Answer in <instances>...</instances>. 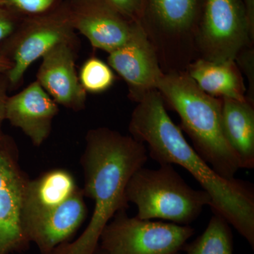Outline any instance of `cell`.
<instances>
[{"label":"cell","instance_id":"obj_14","mask_svg":"<svg viewBox=\"0 0 254 254\" xmlns=\"http://www.w3.org/2000/svg\"><path fill=\"white\" fill-rule=\"evenodd\" d=\"M82 189L59 206L25 222L23 229L30 243H34L41 254H52L67 242L88 215Z\"/></svg>","mask_w":254,"mask_h":254},{"label":"cell","instance_id":"obj_5","mask_svg":"<svg viewBox=\"0 0 254 254\" xmlns=\"http://www.w3.org/2000/svg\"><path fill=\"white\" fill-rule=\"evenodd\" d=\"M126 198L136 205V218L180 225H190L205 206L211 205L208 192L189 186L170 164L160 165L155 170L138 169L127 185Z\"/></svg>","mask_w":254,"mask_h":254},{"label":"cell","instance_id":"obj_20","mask_svg":"<svg viewBox=\"0 0 254 254\" xmlns=\"http://www.w3.org/2000/svg\"><path fill=\"white\" fill-rule=\"evenodd\" d=\"M64 0H0V7L21 18L32 17L53 11Z\"/></svg>","mask_w":254,"mask_h":254},{"label":"cell","instance_id":"obj_21","mask_svg":"<svg viewBox=\"0 0 254 254\" xmlns=\"http://www.w3.org/2000/svg\"><path fill=\"white\" fill-rule=\"evenodd\" d=\"M241 72L245 73L249 86L247 99L254 104V46L246 47L237 55L235 59Z\"/></svg>","mask_w":254,"mask_h":254},{"label":"cell","instance_id":"obj_10","mask_svg":"<svg viewBox=\"0 0 254 254\" xmlns=\"http://www.w3.org/2000/svg\"><path fill=\"white\" fill-rule=\"evenodd\" d=\"M71 23L96 49L110 53L123 46L139 23L129 21L107 0H66Z\"/></svg>","mask_w":254,"mask_h":254},{"label":"cell","instance_id":"obj_2","mask_svg":"<svg viewBox=\"0 0 254 254\" xmlns=\"http://www.w3.org/2000/svg\"><path fill=\"white\" fill-rule=\"evenodd\" d=\"M148 160L141 142L107 127L87 132L81 158L83 194L94 201L89 223L80 237L55 249L52 254H93L100 235L115 214L127 210L126 189L130 179Z\"/></svg>","mask_w":254,"mask_h":254},{"label":"cell","instance_id":"obj_15","mask_svg":"<svg viewBox=\"0 0 254 254\" xmlns=\"http://www.w3.org/2000/svg\"><path fill=\"white\" fill-rule=\"evenodd\" d=\"M78 188L71 172L63 168L53 169L28 180L23 196V226L25 222L59 206Z\"/></svg>","mask_w":254,"mask_h":254},{"label":"cell","instance_id":"obj_18","mask_svg":"<svg viewBox=\"0 0 254 254\" xmlns=\"http://www.w3.org/2000/svg\"><path fill=\"white\" fill-rule=\"evenodd\" d=\"M187 254H233L231 229L221 215L213 213L203 233L187 246Z\"/></svg>","mask_w":254,"mask_h":254},{"label":"cell","instance_id":"obj_8","mask_svg":"<svg viewBox=\"0 0 254 254\" xmlns=\"http://www.w3.org/2000/svg\"><path fill=\"white\" fill-rule=\"evenodd\" d=\"M254 43L242 0H205L196 37L198 58L235 61Z\"/></svg>","mask_w":254,"mask_h":254},{"label":"cell","instance_id":"obj_12","mask_svg":"<svg viewBox=\"0 0 254 254\" xmlns=\"http://www.w3.org/2000/svg\"><path fill=\"white\" fill-rule=\"evenodd\" d=\"M76 39L60 43L42 59L36 81L58 105L73 111L84 109L86 91L76 71Z\"/></svg>","mask_w":254,"mask_h":254},{"label":"cell","instance_id":"obj_17","mask_svg":"<svg viewBox=\"0 0 254 254\" xmlns=\"http://www.w3.org/2000/svg\"><path fill=\"white\" fill-rule=\"evenodd\" d=\"M186 71L207 94L221 99L247 100V87L235 61L215 63L198 58Z\"/></svg>","mask_w":254,"mask_h":254},{"label":"cell","instance_id":"obj_3","mask_svg":"<svg viewBox=\"0 0 254 254\" xmlns=\"http://www.w3.org/2000/svg\"><path fill=\"white\" fill-rule=\"evenodd\" d=\"M156 89L165 106L180 117V128L190 137L195 152L219 176L235 179L240 162L222 130L221 98L202 91L187 71L163 73Z\"/></svg>","mask_w":254,"mask_h":254},{"label":"cell","instance_id":"obj_4","mask_svg":"<svg viewBox=\"0 0 254 254\" xmlns=\"http://www.w3.org/2000/svg\"><path fill=\"white\" fill-rule=\"evenodd\" d=\"M205 0H141L140 26L164 73L187 71L198 58L196 37Z\"/></svg>","mask_w":254,"mask_h":254},{"label":"cell","instance_id":"obj_11","mask_svg":"<svg viewBox=\"0 0 254 254\" xmlns=\"http://www.w3.org/2000/svg\"><path fill=\"white\" fill-rule=\"evenodd\" d=\"M108 54V64L126 82L132 101L139 103L147 93L157 90L164 73L154 48L139 24L123 46Z\"/></svg>","mask_w":254,"mask_h":254},{"label":"cell","instance_id":"obj_23","mask_svg":"<svg viewBox=\"0 0 254 254\" xmlns=\"http://www.w3.org/2000/svg\"><path fill=\"white\" fill-rule=\"evenodd\" d=\"M22 18L0 7V43L6 41L14 33Z\"/></svg>","mask_w":254,"mask_h":254},{"label":"cell","instance_id":"obj_9","mask_svg":"<svg viewBox=\"0 0 254 254\" xmlns=\"http://www.w3.org/2000/svg\"><path fill=\"white\" fill-rule=\"evenodd\" d=\"M29 180L18 163L14 142L0 135V254L26 250L30 242L23 226V201Z\"/></svg>","mask_w":254,"mask_h":254},{"label":"cell","instance_id":"obj_27","mask_svg":"<svg viewBox=\"0 0 254 254\" xmlns=\"http://www.w3.org/2000/svg\"><path fill=\"white\" fill-rule=\"evenodd\" d=\"M93 254H108L107 253H105L104 251L102 250L101 248L98 246V248H97V250H95V253Z\"/></svg>","mask_w":254,"mask_h":254},{"label":"cell","instance_id":"obj_26","mask_svg":"<svg viewBox=\"0 0 254 254\" xmlns=\"http://www.w3.org/2000/svg\"><path fill=\"white\" fill-rule=\"evenodd\" d=\"M11 68V61L2 53H0V73H6Z\"/></svg>","mask_w":254,"mask_h":254},{"label":"cell","instance_id":"obj_1","mask_svg":"<svg viewBox=\"0 0 254 254\" xmlns=\"http://www.w3.org/2000/svg\"><path fill=\"white\" fill-rule=\"evenodd\" d=\"M131 136L146 144L160 165H178L187 170L211 197L210 208L221 215L254 248V190L250 183L225 180L185 139L168 113L161 95L150 91L137 103L128 125Z\"/></svg>","mask_w":254,"mask_h":254},{"label":"cell","instance_id":"obj_28","mask_svg":"<svg viewBox=\"0 0 254 254\" xmlns=\"http://www.w3.org/2000/svg\"><path fill=\"white\" fill-rule=\"evenodd\" d=\"M175 254H179L178 253Z\"/></svg>","mask_w":254,"mask_h":254},{"label":"cell","instance_id":"obj_19","mask_svg":"<svg viewBox=\"0 0 254 254\" xmlns=\"http://www.w3.org/2000/svg\"><path fill=\"white\" fill-rule=\"evenodd\" d=\"M78 78L86 93H92L108 91L115 81L113 68L103 60L95 57L83 63Z\"/></svg>","mask_w":254,"mask_h":254},{"label":"cell","instance_id":"obj_13","mask_svg":"<svg viewBox=\"0 0 254 254\" xmlns=\"http://www.w3.org/2000/svg\"><path fill=\"white\" fill-rule=\"evenodd\" d=\"M58 113L59 105L36 80L22 91L8 97L5 120L20 128L35 146L39 147L50 136Z\"/></svg>","mask_w":254,"mask_h":254},{"label":"cell","instance_id":"obj_24","mask_svg":"<svg viewBox=\"0 0 254 254\" xmlns=\"http://www.w3.org/2000/svg\"><path fill=\"white\" fill-rule=\"evenodd\" d=\"M248 20L251 33L254 38V0H242Z\"/></svg>","mask_w":254,"mask_h":254},{"label":"cell","instance_id":"obj_22","mask_svg":"<svg viewBox=\"0 0 254 254\" xmlns=\"http://www.w3.org/2000/svg\"><path fill=\"white\" fill-rule=\"evenodd\" d=\"M123 16L138 23L141 14V0H107Z\"/></svg>","mask_w":254,"mask_h":254},{"label":"cell","instance_id":"obj_16","mask_svg":"<svg viewBox=\"0 0 254 254\" xmlns=\"http://www.w3.org/2000/svg\"><path fill=\"white\" fill-rule=\"evenodd\" d=\"M222 127L241 169L254 168V104L248 100L222 98Z\"/></svg>","mask_w":254,"mask_h":254},{"label":"cell","instance_id":"obj_25","mask_svg":"<svg viewBox=\"0 0 254 254\" xmlns=\"http://www.w3.org/2000/svg\"><path fill=\"white\" fill-rule=\"evenodd\" d=\"M6 84L4 81L0 82V128L5 120V106L8 98L6 95Z\"/></svg>","mask_w":254,"mask_h":254},{"label":"cell","instance_id":"obj_7","mask_svg":"<svg viewBox=\"0 0 254 254\" xmlns=\"http://www.w3.org/2000/svg\"><path fill=\"white\" fill-rule=\"evenodd\" d=\"M75 31L66 0L53 11L21 19L3 53L11 63L6 73L10 86L19 85L28 68L53 47L76 40Z\"/></svg>","mask_w":254,"mask_h":254},{"label":"cell","instance_id":"obj_6","mask_svg":"<svg viewBox=\"0 0 254 254\" xmlns=\"http://www.w3.org/2000/svg\"><path fill=\"white\" fill-rule=\"evenodd\" d=\"M194 232L189 225L131 218L121 210L103 229L99 247L108 254H175Z\"/></svg>","mask_w":254,"mask_h":254}]
</instances>
